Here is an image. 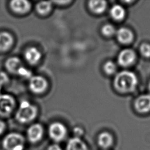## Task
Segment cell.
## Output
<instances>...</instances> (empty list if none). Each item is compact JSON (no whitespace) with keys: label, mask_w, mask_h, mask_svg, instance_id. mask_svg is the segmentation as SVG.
<instances>
[{"label":"cell","mask_w":150,"mask_h":150,"mask_svg":"<svg viewBox=\"0 0 150 150\" xmlns=\"http://www.w3.org/2000/svg\"><path fill=\"white\" fill-rule=\"evenodd\" d=\"M138 84V79L135 73L125 70L118 72L115 75L113 86L119 93H131L134 91Z\"/></svg>","instance_id":"cell-1"},{"label":"cell","mask_w":150,"mask_h":150,"mask_svg":"<svg viewBox=\"0 0 150 150\" xmlns=\"http://www.w3.org/2000/svg\"><path fill=\"white\" fill-rule=\"evenodd\" d=\"M37 114L36 107L26 100L21 102L15 117L21 123H26L33 120Z\"/></svg>","instance_id":"cell-2"},{"label":"cell","mask_w":150,"mask_h":150,"mask_svg":"<svg viewBox=\"0 0 150 150\" xmlns=\"http://www.w3.org/2000/svg\"><path fill=\"white\" fill-rule=\"evenodd\" d=\"M24 144L23 137L16 132L6 135L2 141V145L5 150H23Z\"/></svg>","instance_id":"cell-3"},{"label":"cell","mask_w":150,"mask_h":150,"mask_svg":"<svg viewBox=\"0 0 150 150\" xmlns=\"http://www.w3.org/2000/svg\"><path fill=\"white\" fill-rule=\"evenodd\" d=\"M137 58L135 51L129 48L121 50L117 56V62L122 67H128L133 64Z\"/></svg>","instance_id":"cell-4"},{"label":"cell","mask_w":150,"mask_h":150,"mask_svg":"<svg viewBox=\"0 0 150 150\" xmlns=\"http://www.w3.org/2000/svg\"><path fill=\"white\" fill-rule=\"evenodd\" d=\"M49 134L50 138L56 142L64 139L67 134V129L64 124L60 122H54L49 127Z\"/></svg>","instance_id":"cell-5"},{"label":"cell","mask_w":150,"mask_h":150,"mask_svg":"<svg viewBox=\"0 0 150 150\" xmlns=\"http://www.w3.org/2000/svg\"><path fill=\"white\" fill-rule=\"evenodd\" d=\"M47 87L46 80L41 76H32L29 80V87L30 91L36 94L43 93Z\"/></svg>","instance_id":"cell-6"},{"label":"cell","mask_w":150,"mask_h":150,"mask_svg":"<svg viewBox=\"0 0 150 150\" xmlns=\"http://www.w3.org/2000/svg\"><path fill=\"white\" fill-rule=\"evenodd\" d=\"M15 101L13 97L8 94H0V115H9L14 108Z\"/></svg>","instance_id":"cell-7"},{"label":"cell","mask_w":150,"mask_h":150,"mask_svg":"<svg viewBox=\"0 0 150 150\" xmlns=\"http://www.w3.org/2000/svg\"><path fill=\"white\" fill-rule=\"evenodd\" d=\"M135 110L139 113L150 112V94H144L138 96L134 103Z\"/></svg>","instance_id":"cell-8"},{"label":"cell","mask_w":150,"mask_h":150,"mask_svg":"<svg viewBox=\"0 0 150 150\" xmlns=\"http://www.w3.org/2000/svg\"><path fill=\"white\" fill-rule=\"evenodd\" d=\"M117 40L122 45L131 43L134 39L133 32L128 28L121 27L116 31L115 35Z\"/></svg>","instance_id":"cell-9"},{"label":"cell","mask_w":150,"mask_h":150,"mask_svg":"<svg viewBox=\"0 0 150 150\" xmlns=\"http://www.w3.org/2000/svg\"><path fill=\"white\" fill-rule=\"evenodd\" d=\"M43 129L39 124H33L31 125L27 130L28 138L31 142H38L42 138Z\"/></svg>","instance_id":"cell-10"},{"label":"cell","mask_w":150,"mask_h":150,"mask_svg":"<svg viewBox=\"0 0 150 150\" xmlns=\"http://www.w3.org/2000/svg\"><path fill=\"white\" fill-rule=\"evenodd\" d=\"M10 7L15 13L24 14L30 10L31 4L26 0H13L10 2Z\"/></svg>","instance_id":"cell-11"},{"label":"cell","mask_w":150,"mask_h":150,"mask_svg":"<svg viewBox=\"0 0 150 150\" xmlns=\"http://www.w3.org/2000/svg\"><path fill=\"white\" fill-rule=\"evenodd\" d=\"M24 57L29 64H35L41 59L42 54L36 47L31 46L26 49L24 53Z\"/></svg>","instance_id":"cell-12"},{"label":"cell","mask_w":150,"mask_h":150,"mask_svg":"<svg viewBox=\"0 0 150 150\" xmlns=\"http://www.w3.org/2000/svg\"><path fill=\"white\" fill-rule=\"evenodd\" d=\"M6 69L11 73L18 74L23 66L19 58L13 56L8 58L5 62Z\"/></svg>","instance_id":"cell-13"},{"label":"cell","mask_w":150,"mask_h":150,"mask_svg":"<svg viewBox=\"0 0 150 150\" xmlns=\"http://www.w3.org/2000/svg\"><path fill=\"white\" fill-rule=\"evenodd\" d=\"M90 10L93 13L100 15L104 13L107 8V2L103 0H91L88 3Z\"/></svg>","instance_id":"cell-14"},{"label":"cell","mask_w":150,"mask_h":150,"mask_svg":"<svg viewBox=\"0 0 150 150\" xmlns=\"http://www.w3.org/2000/svg\"><path fill=\"white\" fill-rule=\"evenodd\" d=\"M110 16L116 21H121L126 16V10L124 7L120 4L113 5L110 9Z\"/></svg>","instance_id":"cell-15"},{"label":"cell","mask_w":150,"mask_h":150,"mask_svg":"<svg viewBox=\"0 0 150 150\" xmlns=\"http://www.w3.org/2000/svg\"><path fill=\"white\" fill-rule=\"evenodd\" d=\"M13 43V38L11 33L7 32H0V52L8 50Z\"/></svg>","instance_id":"cell-16"},{"label":"cell","mask_w":150,"mask_h":150,"mask_svg":"<svg viewBox=\"0 0 150 150\" xmlns=\"http://www.w3.org/2000/svg\"><path fill=\"white\" fill-rule=\"evenodd\" d=\"M97 143L101 148L105 149H108L113 144V137L110 132L103 131L98 135Z\"/></svg>","instance_id":"cell-17"},{"label":"cell","mask_w":150,"mask_h":150,"mask_svg":"<svg viewBox=\"0 0 150 150\" xmlns=\"http://www.w3.org/2000/svg\"><path fill=\"white\" fill-rule=\"evenodd\" d=\"M66 150H89L87 145L79 137H74L67 142Z\"/></svg>","instance_id":"cell-18"},{"label":"cell","mask_w":150,"mask_h":150,"mask_svg":"<svg viewBox=\"0 0 150 150\" xmlns=\"http://www.w3.org/2000/svg\"><path fill=\"white\" fill-rule=\"evenodd\" d=\"M52 7V4L51 2L41 1L36 5V11L40 15H46L50 12Z\"/></svg>","instance_id":"cell-19"},{"label":"cell","mask_w":150,"mask_h":150,"mask_svg":"<svg viewBox=\"0 0 150 150\" xmlns=\"http://www.w3.org/2000/svg\"><path fill=\"white\" fill-rule=\"evenodd\" d=\"M117 29L115 26L111 23H106L103 25L101 29V33L105 37L110 38L115 35Z\"/></svg>","instance_id":"cell-20"},{"label":"cell","mask_w":150,"mask_h":150,"mask_svg":"<svg viewBox=\"0 0 150 150\" xmlns=\"http://www.w3.org/2000/svg\"><path fill=\"white\" fill-rule=\"evenodd\" d=\"M117 69V64L112 60H108L105 62L103 65V70L104 73L109 76L115 74Z\"/></svg>","instance_id":"cell-21"},{"label":"cell","mask_w":150,"mask_h":150,"mask_svg":"<svg viewBox=\"0 0 150 150\" xmlns=\"http://www.w3.org/2000/svg\"><path fill=\"white\" fill-rule=\"evenodd\" d=\"M139 51L143 57H150V44L146 42L142 43L139 47Z\"/></svg>","instance_id":"cell-22"},{"label":"cell","mask_w":150,"mask_h":150,"mask_svg":"<svg viewBox=\"0 0 150 150\" xmlns=\"http://www.w3.org/2000/svg\"><path fill=\"white\" fill-rule=\"evenodd\" d=\"M47 150H62L60 146L57 144H52L48 147Z\"/></svg>","instance_id":"cell-23"},{"label":"cell","mask_w":150,"mask_h":150,"mask_svg":"<svg viewBox=\"0 0 150 150\" xmlns=\"http://www.w3.org/2000/svg\"><path fill=\"white\" fill-rule=\"evenodd\" d=\"M74 133L76 134V137H79L83 134V131L80 128H76L74 129Z\"/></svg>","instance_id":"cell-24"},{"label":"cell","mask_w":150,"mask_h":150,"mask_svg":"<svg viewBox=\"0 0 150 150\" xmlns=\"http://www.w3.org/2000/svg\"><path fill=\"white\" fill-rule=\"evenodd\" d=\"M5 125L4 122L2 120H0V134H1L3 132V131L5 129Z\"/></svg>","instance_id":"cell-25"},{"label":"cell","mask_w":150,"mask_h":150,"mask_svg":"<svg viewBox=\"0 0 150 150\" xmlns=\"http://www.w3.org/2000/svg\"><path fill=\"white\" fill-rule=\"evenodd\" d=\"M148 88H149V90L150 91V81L149 82V84H148Z\"/></svg>","instance_id":"cell-26"},{"label":"cell","mask_w":150,"mask_h":150,"mask_svg":"<svg viewBox=\"0 0 150 150\" xmlns=\"http://www.w3.org/2000/svg\"><path fill=\"white\" fill-rule=\"evenodd\" d=\"M1 85H2V84L0 83V91H1Z\"/></svg>","instance_id":"cell-27"}]
</instances>
